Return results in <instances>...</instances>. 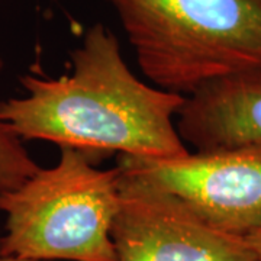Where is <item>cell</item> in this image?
Here are the masks:
<instances>
[{
    "mask_svg": "<svg viewBox=\"0 0 261 261\" xmlns=\"http://www.w3.org/2000/svg\"><path fill=\"white\" fill-rule=\"evenodd\" d=\"M71 64V73L60 77L23 75L27 94L0 102V119L19 140L77 149L96 164L113 154L174 159L190 152L174 123L186 96L138 79L105 25L87 29Z\"/></svg>",
    "mask_w": 261,
    "mask_h": 261,
    "instance_id": "obj_1",
    "label": "cell"
},
{
    "mask_svg": "<svg viewBox=\"0 0 261 261\" xmlns=\"http://www.w3.org/2000/svg\"><path fill=\"white\" fill-rule=\"evenodd\" d=\"M142 74L189 96L212 80L261 64V0H105Z\"/></svg>",
    "mask_w": 261,
    "mask_h": 261,
    "instance_id": "obj_2",
    "label": "cell"
},
{
    "mask_svg": "<svg viewBox=\"0 0 261 261\" xmlns=\"http://www.w3.org/2000/svg\"><path fill=\"white\" fill-rule=\"evenodd\" d=\"M121 203L118 168L60 148L56 166L0 196V257L41 261H118L112 225Z\"/></svg>",
    "mask_w": 261,
    "mask_h": 261,
    "instance_id": "obj_3",
    "label": "cell"
},
{
    "mask_svg": "<svg viewBox=\"0 0 261 261\" xmlns=\"http://www.w3.org/2000/svg\"><path fill=\"white\" fill-rule=\"evenodd\" d=\"M116 168L122 180L174 197L215 229L247 238L261 228V145L174 159L118 155Z\"/></svg>",
    "mask_w": 261,
    "mask_h": 261,
    "instance_id": "obj_4",
    "label": "cell"
},
{
    "mask_svg": "<svg viewBox=\"0 0 261 261\" xmlns=\"http://www.w3.org/2000/svg\"><path fill=\"white\" fill-rule=\"evenodd\" d=\"M112 241L118 261H258L245 238L215 229L171 196L122 178Z\"/></svg>",
    "mask_w": 261,
    "mask_h": 261,
    "instance_id": "obj_5",
    "label": "cell"
},
{
    "mask_svg": "<svg viewBox=\"0 0 261 261\" xmlns=\"http://www.w3.org/2000/svg\"><path fill=\"white\" fill-rule=\"evenodd\" d=\"M176 125L195 151L261 145V64L212 80L186 96Z\"/></svg>",
    "mask_w": 261,
    "mask_h": 261,
    "instance_id": "obj_6",
    "label": "cell"
},
{
    "mask_svg": "<svg viewBox=\"0 0 261 261\" xmlns=\"http://www.w3.org/2000/svg\"><path fill=\"white\" fill-rule=\"evenodd\" d=\"M3 67L5 61L0 54V73ZM39 168L35 160L29 155L23 141L13 135L0 119V196L9 193L25 183Z\"/></svg>",
    "mask_w": 261,
    "mask_h": 261,
    "instance_id": "obj_7",
    "label": "cell"
},
{
    "mask_svg": "<svg viewBox=\"0 0 261 261\" xmlns=\"http://www.w3.org/2000/svg\"><path fill=\"white\" fill-rule=\"evenodd\" d=\"M245 241L248 243L250 248L252 250V252L255 254V257L258 258V261H261V228L258 231H255L251 235H248L245 238Z\"/></svg>",
    "mask_w": 261,
    "mask_h": 261,
    "instance_id": "obj_8",
    "label": "cell"
},
{
    "mask_svg": "<svg viewBox=\"0 0 261 261\" xmlns=\"http://www.w3.org/2000/svg\"><path fill=\"white\" fill-rule=\"evenodd\" d=\"M0 261H41V260H29V258H19V257H0Z\"/></svg>",
    "mask_w": 261,
    "mask_h": 261,
    "instance_id": "obj_9",
    "label": "cell"
}]
</instances>
